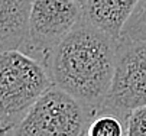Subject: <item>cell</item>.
I'll use <instances>...</instances> for the list:
<instances>
[{
    "label": "cell",
    "instance_id": "1",
    "mask_svg": "<svg viewBox=\"0 0 146 136\" xmlns=\"http://www.w3.org/2000/svg\"><path fill=\"white\" fill-rule=\"evenodd\" d=\"M117 44L119 39L82 16L46 62L52 84L74 96L91 111L98 110L111 87Z\"/></svg>",
    "mask_w": 146,
    "mask_h": 136
},
{
    "label": "cell",
    "instance_id": "2",
    "mask_svg": "<svg viewBox=\"0 0 146 136\" xmlns=\"http://www.w3.org/2000/svg\"><path fill=\"white\" fill-rule=\"evenodd\" d=\"M52 84L48 70L20 49L0 52V136L23 120Z\"/></svg>",
    "mask_w": 146,
    "mask_h": 136
},
{
    "label": "cell",
    "instance_id": "3",
    "mask_svg": "<svg viewBox=\"0 0 146 136\" xmlns=\"http://www.w3.org/2000/svg\"><path fill=\"white\" fill-rule=\"evenodd\" d=\"M93 113L70 93L51 86L35 102L12 136H82Z\"/></svg>",
    "mask_w": 146,
    "mask_h": 136
},
{
    "label": "cell",
    "instance_id": "4",
    "mask_svg": "<svg viewBox=\"0 0 146 136\" xmlns=\"http://www.w3.org/2000/svg\"><path fill=\"white\" fill-rule=\"evenodd\" d=\"M82 16V5L75 0H32L26 39L19 49L46 68L52 51Z\"/></svg>",
    "mask_w": 146,
    "mask_h": 136
},
{
    "label": "cell",
    "instance_id": "5",
    "mask_svg": "<svg viewBox=\"0 0 146 136\" xmlns=\"http://www.w3.org/2000/svg\"><path fill=\"white\" fill-rule=\"evenodd\" d=\"M146 106V42L119 39L109 96L101 107L121 114Z\"/></svg>",
    "mask_w": 146,
    "mask_h": 136
},
{
    "label": "cell",
    "instance_id": "6",
    "mask_svg": "<svg viewBox=\"0 0 146 136\" xmlns=\"http://www.w3.org/2000/svg\"><path fill=\"white\" fill-rule=\"evenodd\" d=\"M137 2L139 0H86L82 13L91 25L119 39Z\"/></svg>",
    "mask_w": 146,
    "mask_h": 136
},
{
    "label": "cell",
    "instance_id": "7",
    "mask_svg": "<svg viewBox=\"0 0 146 136\" xmlns=\"http://www.w3.org/2000/svg\"><path fill=\"white\" fill-rule=\"evenodd\" d=\"M32 0H0V52L23 45Z\"/></svg>",
    "mask_w": 146,
    "mask_h": 136
},
{
    "label": "cell",
    "instance_id": "8",
    "mask_svg": "<svg viewBox=\"0 0 146 136\" xmlns=\"http://www.w3.org/2000/svg\"><path fill=\"white\" fill-rule=\"evenodd\" d=\"M126 114L100 107L91 114L82 136H126Z\"/></svg>",
    "mask_w": 146,
    "mask_h": 136
},
{
    "label": "cell",
    "instance_id": "9",
    "mask_svg": "<svg viewBox=\"0 0 146 136\" xmlns=\"http://www.w3.org/2000/svg\"><path fill=\"white\" fill-rule=\"evenodd\" d=\"M119 39L146 42V0H139L124 23Z\"/></svg>",
    "mask_w": 146,
    "mask_h": 136
},
{
    "label": "cell",
    "instance_id": "10",
    "mask_svg": "<svg viewBox=\"0 0 146 136\" xmlns=\"http://www.w3.org/2000/svg\"><path fill=\"white\" fill-rule=\"evenodd\" d=\"M126 136H146V106L136 107L129 113Z\"/></svg>",
    "mask_w": 146,
    "mask_h": 136
},
{
    "label": "cell",
    "instance_id": "11",
    "mask_svg": "<svg viewBox=\"0 0 146 136\" xmlns=\"http://www.w3.org/2000/svg\"><path fill=\"white\" fill-rule=\"evenodd\" d=\"M75 2H78L80 5H82V6H84V3H86V0H75Z\"/></svg>",
    "mask_w": 146,
    "mask_h": 136
}]
</instances>
